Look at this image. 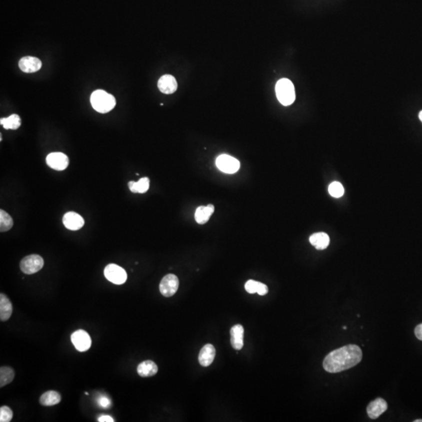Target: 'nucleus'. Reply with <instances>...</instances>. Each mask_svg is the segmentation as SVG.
I'll use <instances>...</instances> for the list:
<instances>
[{"instance_id":"obj_1","label":"nucleus","mask_w":422,"mask_h":422,"mask_svg":"<svg viewBox=\"0 0 422 422\" xmlns=\"http://www.w3.org/2000/svg\"><path fill=\"white\" fill-rule=\"evenodd\" d=\"M363 352L358 346L350 344L334 350L327 355L323 368L330 373H338L352 368L362 362Z\"/></svg>"},{"instance_id":"obj_2","label":"nucleus","mask_w":422,"mask_h":422,"mask_svg":"<svg viewBox=\"0 0 422 422\" xmlns=\"http://www.w3.org/2000/svg\"><path fill=\"white\" fill-rule=\"evenodd\" d=\"M90 102L94 110L101 114L108 113L116 106L114 96L101 90H96L92 93Z\"/></svg>"},{"instance_id":"obj_3","label":"nucleus","mask_w":422,"mask_h":422,"mask_svg":"<svg viewBox=\"0 0 422 422\" xmlns=\"http://www.w3.org/2000/svg\"><path fill=\"white\" fill-rule=\"evenodd\" d=\"M276 92L278 100L283 106L294 104L296 98L295 88L291 80L282 78L276 86Z\"/></svg>"},{"instance_id":"obj_4","label":"nucleus","mask_w":422,"mask_h":422,"mask_svg":"<svg viewBox=\"0 0 422 422\" xmlns=\"http://www.w3.org/2000/svg\"><path fill=\"white\" fill-rule=\"evenodd\" d=\"M44 266L42 258L37 254H32L22 260L20 270L26 274H32L40 272Z\"/></svg>"},{"instance_id":"obj_5","label":"nucleus","mask_w":422,"mask_h":422,"mask_svg":"<svg viewBox=\"0 0 422 422\" xmlns=\"http://www.w3.org/2000/svg\"><path fill=\"white\" fill-rule=\"evenodd\" d=\"M104 276L108 281L116 284H122L127 281V272L122 266L114 264L108 265L104 269Z\"/></svg>"},{"instance_id":"obj_6","label":"nucleus","mask_w":422,"mask_h":422,"mask_svg":"<svg viewBox=\"0 0 422 422\" xmlns=\"http://www.w3.org/2000/svg\"><path fill=\"white\" fill-rule=\"evenodd\" d=\"M178 287V278L176 274H166L160 283V292L164 296L170 297L177 292Z\"/></svg>"},{"instance_id":"obj_7","label":"nucleus","mask_w":422,"mask_h":422,"mask_svg":"<svg viewBox=\"0 0 422 422\" xmlns=\"http://www.w3.org/2000/svg\"><path fill=\"white\" fill-rule=\"evenodd\" d=\"M216 165L219 170L226 174L236 173L240 168V161L227 154H222L216 158Z\"/></svg>"},{"instance_id":"obj_8","label":"nucleus","mask_w":422,"mask_h":422,"mask_svg":"<svg viewBox=\"0 0 422 422\" xmlns=\"http://www.w3.org/2000/svg\"><path fill=\"white\" fill-rule=\"evenodd\" d=\"M72 344L79 352L88 350L92 346V340L88 333L84 330H78L70 336Z\"/></svg>"},{"instance_id":"obj_9","label":"nucleus","mask_w":422,"mask_h":422,"mask_svg":"<svg viewBox=\"0 0 422 422\" xmlns=\"http://www.w3.org/2000/svg\"><path fill=\"white\" fill-rule=\"evenodd\" d=\"M46 164L54 170H64L69 164V159L63 152H51L47 156Z\"/></svg>"},{"instance_id":"obj_10","label":"nucleus","mask_w":422,"mask_h":422,"mask_svg":"<svg viewBox=\"0 0 422 422\" xmlns=\"http://www.w3.org/2000/svg\"><path fill=\"white\" fill-rule=\"evenodd\" d=\"M388 409L386 401L382 398H377L372 401L367 408V413L370 419H377Z\"/></svg>"},{"instance_id":"obj_11","label":"nucleus","mask_w":422,"mask_h":422,"mask_svg":"<svg viewBox=\"0 0 422 422\" xmlns=\"http://www.w3.org/2000/svg\"><path fill=\"white\" fill-rule=\"evenodd\" d=\"M63 223L65 227L72 231H77L84 226V220L82 216L74 212H68L63 218Z\"/></svg>"},{"instance_id":"obj_12","label":"nucleus","mask_w":422,"mask_h":422,"mask_svg":"<svg viewBox=\"0 0 422 422\" xmlns=\"http://www.w3.org/2000/svg\"><path fill=\"white\" fill-rule=\"evenodd\" d=\"M42 61L34 56H26L19 61V68L24 73H34L41 69Z\"/></svg>"},{"instance_id":"obj_13","label":"nucleus","mask_w":422,"mask_h":422,"mask_svg":"<svg viewBox=\"0 0 422 422\" xmlns=\"http://www.w3.org/2000/svg\"><path fill=\"white\" fill-rule=\"evenodd\" d=\"M158 88L164 94H172L177 90V80L170 74L162 76L158 80Z\"/></svg>"},{"instance_id":"obj_14","label":"nucleus","mask_w":422,"mask_h":422,"mask_svg":"<svg viewBox=\"0 0 422 422\" xmlns=\"http://www.w3.org/2000/svg\"><path fill=\"white\" fill-rule=\"evenodd\" d=\"M216 350L212 344H206L201 349L198 354V362L204 367H208L213 363Z\"/></svg>"},{"instance_id":"obj_15","label":"nucleus","mask_w":422,"mask_h":422,"mask_svg":"<svg viewBox=\"0 0 422 422\" xmlns=\"http://www.w3.org/2000/svg\"><path fill=\"white\" fill-rule=\"evenodd\" d=\"M230 334L233 348L236 350H240L244 347V327L241 324H236L232 328Z\"/></svg>"},{"instance_id":"obj_16","label":"nucleus","mask_w":422,"mask_h":422,"mask_svg":"<svg viewBox=\"0 0 422 422\" xmlns=\"http://www.w3.org/2000/svg\"><path fill=\"white\" fill-rule=\"evenodd\" d=\"M13 313V306L10 300L5 294H0V320L6 322L10 319Z\"/></svg>"},{"instance_id":"obj_17","label":"nucleus","mask_w":422,"mask_h":422,"mask_svg":"<svg viewBox=\"0 0 422 422\" xmlns=\"http://www.w3.org/2000/svg\"><path fill=\"white\" fill-rule=\"evenodd\" d=\"M158 367L152 360H145L138 364L137 372L141 377H152L158 373Z\"/></svg>"},{"instance_id":"obj_18","label":"nucleus","mask_w":422,"mask_h":422,"mask_svg":"<svg viewBox=\"0 0 422 422\" xmlns=\"http://www.w3.org/2000/svg\"><path fill=\"white\" fill-rule=\"evenodd\" d=\"M214 212V206L212 204H209L206 206H198L196 210V220L198 224H204L209 220L210 218L213 214Z\"/></svg>"},{"instance_id":"obj_19","label":"nucleus","mask_w":422,"mask_h":422,"mask_svg":"<svg viewBox=\"0 0 422 422\" xmlns=\"http://www.w3.org/2000/svg\"><path fill=\"white\" fill-rule=\"evenodd\" d=\"M310 242L316 250H322L328 246L330 242V236L324 232L315 233L310 237Z\"/></svg>"},{"instance_id":"obj_20","label":"nucleus","mask_w":422,"mask_h":422,"mask_svg":"<svg viewBox=\"0 0 422 422\" xmlns=\"http://www.w3.org/2000/svg\"><path fill=\"white\" fill-rule=\"evenodd\" d=\"M60 394L54 390L44 392L40 399V404L46 406H54L60 404Z\"/></svg>"},{"instance_id":"obj_21","label":"nucleus","mask_w":422,"mask_h":422,"mask_svg":"<svg viewBox=\"0 0 422 422\" xmlns=\"http://www.w3.org/2000/svg\"><path fill=\"white\" fill-rule=\"evenodd\" d=\"M129 190L134 194H145L150 188V179L148 178H142L138 182H129Z\"/></svg>"},{"instance_id":"obj_22","label":"nucleus","mask_w":422,"mask_h":422,"mask_svg":"<svg viewBox=\"0 0 422 422\" xmlns=\"http://www.w3.org/2000/svg\"><path fill=\"white\" fill-rule=\"evenodd\" d=\"M0 124H1V126H4L5 129L16 130V129L20 128V124H22V120H20L19 115L12 114L6 118L0 119Z\"/></svg>"},{"instance_id":"obj_23","label":"nucleus","mask_w":422,"mask_h":422,"mask_svg":"<svg viewBox=\"0 0 422 422\" xmlns=\"http://www.w3.org/2000/svg\"><path fill=\"white\" fill-rule=\"evenodd\" d=\"M15 373L14 370L12 368L1 367L0 368V387L5 386L6 384L12 382L14 378Z\"/></svg>"},{"instance_id":"obj_24","label":"nucleus","mask_w":422,"mask_h":422,"mask_svg":"<svg viewBox=\"0 0 422 422\" xmlns=\"http://www.w3.org/2000/svg\"><path fill=\"white\" fill-rule=\"evenodd\" d=\"M14 226V220L9 214L4 210H0V231L2 232L10 230Z\"/></svg>"},{"instance_id":"obj_25","label":"nucleus","mask_w":422,"mask_h":422,"mask_svg":"<svg viewBox=\"0 0 422 422\" xmlns=\"http://www.w3.org/2000/svg\"><path fill=\"white\" fill-rule=\"evenodd\" d=\"M344 192H345V190H344V186L338 182H334L328 187V192L332 196L334 197V198L342 197L344 195Z\"/></svg>"},{"instance_id":"obj_26","label":"nucleus","mask_w":422,"mask_h":422,"mask_svg":"<svg viewBox=\"0 0 422 422\" xmlns=\"http://www.w3.org/2000/svg\"><path fill=\"white\" fill-rule=\"evenodd\" d=\"M13 412L8 406H2L0 408V422H10L13 418Z\"/></svg>"},{"instance_id":"obj_27","label":"nucleus","mask_w":422,"mask_h":422,"mask_svg":"<svg viewBox=\"0 0 422 422\" xmlns=\"http://www.w3.org/2000/svg\"><path fill=\"white\" fill-rule=\"evenodd\" d=\"M258 282L254 281V280H249L247 281L245 284V290L247 292L250 294H254L258 290Z\"/></svg>"},{"instance_id":"obj_28","label":"nucleus","mask_w":422,"mask_h":422,"mask_svg":"<svg viewBox=\"0 0 422 422\" xmlns=\"http://www.w3.org/2000/svg\"><path fill=\"white\" fill-rule=\"evenodd\" d=\"M97 402L102 408H108L111 404L110 400L108 399L105 396H100L98 397Z\"/></svg>"},{"instance_id":"obj_29","label":"nucleus","mask_w":422,"mask_h":422,"mask_svg":"<svg viewBox=\"0 0 422 422\" xmlns=\"http://www.w3.org/2000/svg\"><path fill=\"white\" fill-rule=\"evenodd\" d=\"M268 292V288L266 284L263 283L259 282H258V290H256V294H259L260 296H264Z\"/></svg>"},{"instance_id":"obj_30","label":"nucleus","mask_w":422,"mask_h":422,"mask_svg":"<svg viewBox=\"0 0 422 422\" xmlns=\"http://www.w3.org/2000/svg\"><path fill=\"white\" fill-rule=\"evenodd\" d=\"M415 336L419 340L422 341V324H418L414 330Z\"/></svg>"},{"instance_id":"obj_31","label":"nucleus","mask_w":422,"mask_h":422,"mask_svg":"<svg viewBox=\"0 0 422 422\" xmlns=\"http://www.w3.org/2000/svg\"><path fill=\"white\" fill-rule=\"evenodd\" d=\"M98 422H114V420L110 416H108V415H104V416H101L100 418H98Z\"/></svg>"},{"instance_id":"obj_32","label":"nucleus","mask_w":422,"mask_h":422,"mask_svg":"<svg viewBox=\"0 0 422 422\" xmlns=\"http://www.w3.org/2000/svg\"><path fill=\"white\" fill-rule=\"evenodd\" d=\"M419 119H420V122H422V110L420 111V113H419Z\"/></svg>"},{"instance_id":"obj_33","label":"nucleus","mask_w":422,"mask_h":422,"mask_svg":"<svg viewBox=\"0 0 422 422\" xmlns=\"http://www.w3.org/2000/svg\"><path fill=\"white\" fill-rule=\"evenodd\" d=\"M414 422H422V420H420V419H418V420H415Z\"/></svg>"},{"instance_id":"obj_34","label":"nucleus","mask_w":422,"mask_h":422,"mask_svg":"<svg viewBox=\"0 0 422 422\" xmlns=\"http://www.w3.org/2000/svg\"><path fill=\"white\" fill-rule=\"evenodd\" d=\"M347 328L346 326H344V330H346Z\"/></svg>"}]
</instances>
